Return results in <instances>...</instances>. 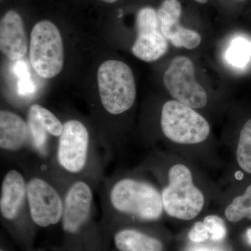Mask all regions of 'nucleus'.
<instances>
[{
	"instance_id": "1",
	"label": "nucleus",
	"mask_w": 251,
	"mask_h": 251,
	"mask_svg": "<svg viewBox=\"0 0 251 251\" xmlns=\"http://www.w3.org/2000/svg\"><path fill=\"white\" fill-rule=\"evenodd\" d=\"M105 158L94 146L88 127L80 120L71 119L64 123L52 161L45 169L68 184L75 179H87L97 187L105 178Z\"/></svg>"
},
{
	"instance_id": "2",
	"label": "nucleus",
	"mask_w": 251,
	"mask_h": 251,
	"mask_svg": "<svg viewBox=\"0 0 251 251\" xmlns=\"http://www.w3.org/2000/svg\"><path fill=\"white\" fill-rule=\"evenodd\" d=\"M101 186L102 214L107 226L126 219L156 221L163 214L161 193L145 180L115 174L105 176Z\"/></svg>"
},
{
	"instance_id": "3",
	"label": "nucleus",
	"mask_w": 251,
	"mask_h": 251,
	"mask_svg": "<svg viewBox=\"0 0 251 251\" xmlns=\"http://www.w3.org/2000/svg\"><path fill=\"white\" fill-rule=\"evenodd\" d=\"M23 167L27 181L28 203L35 226L48 227L61 222L64 192L68 184L61 182L44 168L35 164Z\"/></svg>"
},
{
	"instance_id": "4",
	"label": "nucleus",
	"mask_w": 251,
	"mask_h": 251,
	"mask_svg": "<svg viewBox=\"0 0 251 251\" xmlns=\"http://www.w3.org/2000/svg\"><path fill=\"white\" fill-rule=\"evenodd\" d=\"M97 80L102 106L109 115H122L133 107L136 86L133 72L125 62L105 61L99 68Z\"/></svg>"
},
{
	"instance_id": "5",
	"label": "nucleus",
	"mask_w": 251,
	"mask_h": 251,
	"mask_svg": "<svg viewBox=\"0 0 251 251\" xmlns=\"http://www.w3.org/2000/svg\"><path fill=\"white\" fill-rule=\"evenodd\" d=\"M168 181L161 194L167 214L184 221L196 218L202 211L204 198L193 184L189 168L182 164L175 165L168 172Z\"/></svg>"
},
{
	"instance_id": "6",
	"label": "nucleus",
	"mask_w": 251,
	"mask_h": 251,
	"mask_svg": "<svg viewBox=\"0 0 251 251\" xmlns=\"http://www.w3.org/2000/svg\"><path fill=\"white\" fill-rule=\"evenodd\" d=\"M29 59L31 67L43 78H52L62 70V38L58 28L51 21H39L33 27Z\"/></svg>"
},
{
	"instance_id": "7",
	"label": "nucleus",
	"mask_w": 251,
	"mask_h": 251,
	"mask_svg": "<svg viewBox=\"0 0 251 251\" xmlns=\"http://www.w3.org/2000/svg\"><path fill=\"white\" fill-rule=\"evenodd\" d=\"M161 126L167 138L184 145L202 143L210 133L209 123L202 115L177 100L163 105Z\"/></svg>"
},
{
	"instance_id": "8",
	"label": "nucleus",
	"mask_w": 251,
	"mask_h": 251,
	"mask_svg": "<svg viewBox=\"0 0 251 251\" xmlns=\"http://www.w3.org/2000/svg\"><path fill=\"white\" fill-rule=\"evenodd\" d=\"M0 216L6 226L19 230L31 229L25 175L16 169L6 172L0 191Z\"/></svg>"
},
{
	"instance_id": "9",
	"label": "nucleus",
	"mask_w": 251,
	"mask_h": 251,
	"mask_svg": "<svg viewBox=\"0 0 251 251\" xmlns=\"http://www.w3.org/2000/svg\"><path fill=\"white\" fill-rule=\"evenodd\" d=\"M163 82L173 98L190 108H204L207 103L205 90L196 80L194 66L187 57L178 56L172 60Z\"/></svg>"
},
{
	"instance_id": "10",
	"label": "nucleus",
	"mask_w": 251,
	"mask_h": 251,
	"mask_svg": "<svg viewBox=\"0 0 251 251\" xmlns=\"http://www.w3.org/2000/svg\"><path fill=\"white\" fill-rule=\"evenodd\" d=\"M27 122L30 132L29 151L34 154V162L41 166H48L55 151L50 139V137L59 138L64 124L52 112L39 104L29 106Z\"/></svg>"
},
{
	"instance_id": "11",
	"label": "nucleus",
	"mask_w": 251,
	"mask_h": 251,
	"mask_svg": "<svg viewBox=\"0 0 251 251\" xmlns=\"http://www.w3.org/2000/svg\"><path fill=\"white\" fill-rule=\"evenodd\" d=\"M137 38L132 53L140 60L152 62L166 53L168 39L160 28L158 14L151 7L140 9L136 18Z\"/></svg>"
},
{
	"instance_id": "12",
	"label": "nucleus",
	"mask_w": 251,
	"mask_h": 251,
	"mask_svg": "<svg viewBox=\"0 0 251 251\" xmlns=\"http://www.w3.org/2000/svg\"><path fill=\"white\" fill-rule=\"evenodd\" d=\"M29 126L22 117L9 110L0 111V148L7 158L21 161L30 149Z\"/></svg>"
},
{
	"instance_id": "13",
	"label": "nucleus",
	"mask_w": 251,
	"mask_h": 251,
	"mask_svg": "<svg viewBox=\"0 0 251 251\" xmlns=\"http://www.w3.org/2000/svg\"><path fill=\"white\" fill-rule=\"evenodd\" d=\"M157 14L162 33L175 47L193 50L201 44L202 39L197 31L180 25L181 6L178 0H164Z\"/></svg>"
},
{
	"instance_id": "14",
	"label": "nucleus",
	"mask_w": 251,
	"mask_h": 251,
	"mask_svg": "<svg viewBox=\"0 0 251 251\" xmlns=\"http://www.w3.org/2000/svg\"><path fill=\"white\" fill-rule=\"evenodd\" d=\"M28 43L22 18L14 10L7 11L0 22V50L11 61L27 53Z\"/></svg>"
},
{
	"instance_id": "15",
	"label": "nucleus",
	"mask_w": 251,
	"mask_h": 251,
	"mask_svg": "<svg viewBox=\"0 0 251 251\" xmlns=\"http://www.w3.org/2000/svg\"><path fill=\"white\" fill-rule=\"evenodd\" d=\"M115 246L120 251H162L163 244L156 238L134 228H124L114 236Z\"/></svg>"
},
{
	"instance_id": "16",
	"label": "nucleus",
	"mask_w": 251,
	"mask_h": 251,
	"mask_svg": "<svg viewBox=\"0 0 251 251\" xmlns=\"http://www.w3.org/2000/svg\"><path fill=\"white\" fill-rule=\"evenodd\" d=\"M224 57L230 67L244 69L251 60V41L244 36H236L229 42Z\"/></svg>"
},
{
	"instance_id": "17",
	"label": "nucleus",
	"mask_w": 251,
	"mask_h": 251,
	"mask_svg": "<svg viewBox=\"0 0 251 251\" xmlns=\"http://www.w3.org/2000/svg\"><path fill=\"white\" fill-rule=\"evenodd\" d=\"M225 216L230 222H238L244 218L251 220V185L244 194L234 198L227 206Z\"/></svg>"
},
{
	"instance_id": "18",
	"label": "nucleus",
	"mask_w": 251,
	"mask_h": 251,
	"mask_svg": "<svg viewBox=\"0 0 251 251\" xmlns=\"http://www.w3.org/2000/svg\"><path fill=\"white\" fill-rule=\"evenodd\" d=\"M236 155L240 168L251 174V119L241 130Z\"/></svg>"
},
{
	"instance_id": "19",
	"label": "nucleus",
	"mask_w": 251,
	"mask_h": 251,
	"mask_svg": "<svg viewBox=\"0 0 251 251\" xmlns=\"http://www.w3.org/2000/svg\"><path fill=\"white\" fill-rule=\"evenodd\" d=\"M204 225L209 234V239L215 242L224 239L227 234V228L224 220L215 215L207 216L204 218Z\"/></svg>"
},
{
	"instance_id": "20",
	"label": "nucleus",
	"mask_w": 251,
	"mask_h": 251,
	"mask_svg": "<svg viewBox=\"0 0 251 251\" xmlns=\"http://www.w3.org/2000/svg\"><path fill=\"white\" fill-rule=\"evenodd\" d=\"M15 73L19 78L18 91L23 96L32 94L35 91V86L30 79V74L27 66L23 62H18L14 67Z\"/></svg>"
},
{
	"instance_id": "21",
	"label": "nucleus",
	"mask_w": 251,
	"mask_h": 251,
	"mask_svg": "<svg viewBox=\"0 0 251 251\" xmlns=\"http://www.w3.org/2000/svg\"><path fill=\"white\" fill-rule=\"evenodd\" d=\"M188 239L191 242L201 243L205 242L209 239V234L204 222L196 223L190 232H188Z\"/></svg>"
},
{
	"instance_id": "22",
	"label": "nucleus",
	"mask_w": 251,
	"mask_h": 251,
	"mask_svg": "<svg viewBox=\"0 0 251 251\" xmlns=\"http://www.w3.org/2000/svg\"><path fill=\"white\" fill-rule=\"evenodd\" d=\"M192 251H216V250H214V249H209V248L205 247H200L197 248V249H194Z\"/></svg>"
},
{
	"instance_id": "23",
	"label": "nucleus",
	"mask_w": 251,
	"mask_h": 251,
	"mask_svg": "<svg viewBox=\"0 0 251 251\" xmlns=\"http://www.w3.org/2000/svg\"><path fill=\"white\" fill-rule=\"evenodd\" d=\"M247 239L248 243L251 246V227L247 229Z\"/></svg>"
},
{
	"instance_id": "24",
	"label": "nucleus",
	"mask_w": 251,
	"mask_h": 251,
	"mask_svg": "<svg viewBox=\"0 0 251 251\" xmlns=\"http://www.w3.org/2000/svg\"><path fill=\"white\" fill-rule=\"evenodd\" d=\"M101 1L106 3H114L115 2V1H117V0H101Z\"/></svg>"
},
{
	"instance_id": "25",
	"label": "nucleus",
	"mask_w": 251,
	"mask_h": 251,
	"mask_svg": "<svg viewBox=\"0 0 251 251\" xmlns=\"http://www.w3.org/2000/svg\"><path fill=\"white\" fill-rule=\"evenodd\" d=\"M195 1H198V2L201 3V4H204L208 0H195Z\"/></svg>"
},
{
	"instance_id": "26",
	"label": "nucleus",
	"mask_w": 251,
	"mask_h": 251,
	"mask_svg": "<svg viewBox=\"0 0 251 251\" xmlns=\"http://www.w3.org/2000/svg\"><path fill=\"white\" fill-rule=\"evenodd\" d=\"M5 251L3 250V249H1V251Z\"/></svg>"
}]
</instances>
